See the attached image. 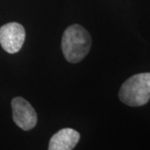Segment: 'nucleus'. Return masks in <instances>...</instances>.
<instances>
[{"label":"nucleus","instance_id":"nucleus-3","mask_svg":"<svg viewBox=\"0 0 150 150\" xmlns=\"http://www.w3.org/2000/svg\"><path fill=\"white\" fill-rule=\"evenodd\" d=\"M25 29L18 23H9L0 28V44L8 54H16L25 40Z\"/></svg>","mask_w":150,"mask_h":150},{"label":"nucleus","instance_id":"nucleus-4","mask_svg":"<svg viewBox=\"0 0 150 150\" xmlns=\"http://www.w3.org/2000/svg\"><path fill=\"white\" fill-rule=\"evenodd\" d=\"M13 118L14 123L23 130H31L37 124L38 117L33 106L21 97L12 100Z\"/></svg>","mask_w":150,"mask_h":150},{"label":"nucleus","instance_id":"nucleus-2","mask_svg":"<svg viewBox=\"0 0 150 150\" xmlns=\"http://www.w3.org/2000/svg\"><path fill=\"white\" fill-rule=\"evenodd\" d=\"M120 100L132 107L143 106L150 99V73L132 76L123 83L118 92Z\"/></svg>","mask_w":150,"mask_h":150},{"label":"nucleus","instance_id":"nucleus-5","mask_svg":"<svg viewBox=\"0 0 150 150\" xmlns=\"http://www.w3.org/2000/svg\"><path fill=\"white\" fill-rule=\"evenodd\" d=\"M80 139V134L73 129H63L51 138L48 150H72Z\"/></svg>","mask_w":150,"mask_h":150},{"label":"nucleus","instance_id":"nucleus-1","mask_svg":"<svg viewBox=\"0 0 150 150\" xmlns=\"http://www.w3.org/2000/svg\"><path fill=\"white\" fill-rule=\"evenodd\" d=\"M91 36L83 27L79 24L71 25L64 33L62 38V51L65 59L76 64L84 59L90 51Z\"/></svg>","mask_w":150,"mask_h":150}]
</instances>
